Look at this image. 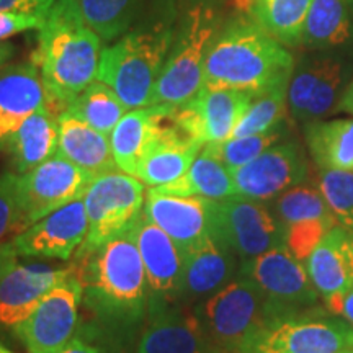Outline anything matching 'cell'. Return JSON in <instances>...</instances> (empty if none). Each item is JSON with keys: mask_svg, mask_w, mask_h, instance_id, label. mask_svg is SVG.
Listing matches in <instances>:
<instances>
[{"mask_svg": "<svg viewBox=\"0 0 353 353\" xmlns=\"http://www.w3.org/2000/svg\"><path fill=\"white\" fill-rule=\"evenodd\" d=\"M319 190L337 223L353 231V170H321Z\"/></svg>", "mask_w": 353, "mask_h": 353, "instance_id": "obj_36", "label": "cell"}, {"mask_svg": "<svg viewBox=\"0 0 353 353\" xmlns=\"http://www.w3.org/2000/svg\"><path fill=\"white\" fill-rule=\"evenodd\" d=\"M231 174L237 195L268 201L303 183L307 176V162L301 145L288 141L273 144Z\"/></svg>", "mask_w": 353, "mask_h": 353, "instance_id": "obj_13", "label": "cell"}, {"mask_svg": "<svg viewBox=\"0 0 353 353\" xmlns=\"http://www.w3.org/2000/svg\"><path fill=\"white\" fill-rule=\"evenodd\" d=\"M88 232L83 198L44 216L12 239L21 257L69 260L81 249Z\"/></svg>", "mask_w": 353, "mask_h": 353, "instance_id": "obj_15", "label": "cell"}, {"mask_svg": "<svg viewBox=\"0 0 353 353\" xmlns=\"http://www.w3.org/2000/svg\"><path fill=\"white\" fill-rule=\"evenodd\" d=\"M237 255L226 242L211 232L200 244L183 254V273L176 304L195 306L218 293L239 275Z\"/></svg>", "mask_w": 353, "mask_h": 353, "instance_id": "obj_17", "label": "cell"}, {"mask_svg": "<svg viewBox=\"0 0 353 353\" xmlns=\"http://www.w3.org/2000/svg\"><path fill=\"white\" fill-rule=\"evenodd\" d=\"M56 0H0V12H17L46 19Z\"/></svg>", "mask_w": 353, "mask_h": 353, "instance_id": "obj_41", "label": "cell"}, {"mask_svg": "<svg viewBox=\"0 0 353 353\" xmlns=\"http://www.w3.org/2000/svg\"><path fill=\"white\" fill-rule=\"evenodd\" d=\"M341 108L353 114V82L350 83V87L347 88L345 94H343V97H342Z\"/></svg>", "mask_w": 353, "mask_h": 353, "instance_id": "obj_45", "label": "cell"}, {"mask_svg": "<svg viewBox=\"0 0 353 353\" xmlns=\"http://www.w3.org/2000/svg\"><path fill=\"white\" fill-rule=\"evenodd\" d=\"M74 270L83 288L82 304L94 322L128 343L143 329L149 309V285L132 231L92 249H79Z\"/></svg>", "mask_w": 353, "mask_h": 353, "instance_id": "obj_1", "label": "cell"}, {"mask_svg": "<svg viewBox=\"0 0 353 353\" xmlns=\"http://www.w3.org/2000/svg\"><path fill=\"white\" fill-rule=\"evenodd\" d=\"M252 99L254 95L244 90L203 85L192 101L174 107V113L190 138L203 144L223 143L232 138Z\"/></svg>", "mask_w": 353, "mask_h": 353, "instance_id": "obj_14", "label": "cell"}, {"mask_svg": "<svg viewBox=\"0 0 353 353\" xmlns=\"http://www.w3.org/2000/svg\"><path fill=\"white\" fill-rule=\"evenodd\" d=\"M44 19L37 15H26L17 12H0V41L28 30L41 28Z\"/></svg>", "mask_w": 353, "mask_h": 353, "instance_id": "obj_40", "label": "cell"}, {"mask_svg": "<svg viewBox=\"0 0 353 353\" xmlns=\"http://www.w3.org/2000/svg\"><path fill=\"white\" fill-rule=\"evenodd\" d=\"M221 25L216 0H179L174 39L149 107H180L200 94L206 54Z\"/></svg>", "mask_w": 353, "mask_h": 353, "instance_id": "obj_5", "label": "cell"}, {"mask_svg": "<svg viewBox=\"0 0 353 353\" xmlns=\"http://www.w3.org/2000/svg\"><path fill=\"white\" fill-rule=\"evenodd\" d=\"M132 236L148 276L149 309L176 304L183 273L182 250L144 213L132 229Z\"/></svg>", "mask_w": 353, "mask_h": 353, "instance_id": "obj_16", "label": "cell"}, {"mask_svg": "<svg viewBox=\"0 0 353 353\" xmlns=\"http://www.w3.org/2000/svg\"><path fill=\"white\" fill-rule=\"evenodd\" d=\"M57 139H59L57 114L52 113L48 105H44L21 123L8 143L7 151L10 152L15 174H25L54 156Z\"/></svg>", "mask_w": 353, "mask_h": 353, "instance_id": "obj_26", "label": "cell"}, {"mask_svg": "<svg viewBox=\"0 0 353 353\" xmlns=\"http://www.w3.org/2000/svg\"><path fill=\"white\" fill-rule=\"evenodd\" d=\"M348 6H350V10H353V0H348Z\"/></svg>", "mask_w": 353, "mask_h": 353, "instance_id": "obj_47", "label": "cell"}, {"mask_svg": "<svg viewBox=\"0 0 353 353\" xmlns=\"http://www.w3.org/2000/svg\"><path fill=\"white\" fill-rule=\"evenodd\" d=\"M350 12L348 0H312L303 26L301 44L324 50L350 41Z\"/></svg>", "mask_w": 353, "mask_h": 353, "instance_id": "obj_29", "label": "cell"}, {"mask_svg": "<svg viewBox=\"0 0 353 353\" xmlns=\"http://www.w3.org/2000/svg\"><path fill=\"white\" fill-rule=\"evenodd\" d=\"M288 83H278L275 87L267 88L254 95L252 101L237 123L232 138L259 134L270 131L285 121L286 101H288Z\"/></svg>", "mask_w": 353, "mask_h": 353, "instance_id": "obj_34", "label": "cell"}, {"mask_svg": "<svg viewBox=\"0 0 353 353\" xmlns=\"http://www.w3.org/2000/svg\"><path fill=\"white\" fill-rule=\"evenodd\" d=\"M82 298V283L72 270L41 299L13 334L28 353H59L81 325Z\"/></svg>", "mask_w": 353, "mask_h": 353, "instance_id": "obj_10", "label": "cell"}, {"mask_svg": "<svg viewBox=\"0 0 353 353\" xmlns=\"http://www.w3.org/2000/svg\"><path fill=\"white\" fill-rule=\"evenodd\" d=\"M312 0H255L250 17L281 44H301L303 26Z\"/></svg>", "mask_w": 353, "mask_h": 353, "instance_id": "obj_31", "label": "cell"}, {"mask_svg": "<svg viewBox=\"0 0 353 353\" xmlns=\"http://www.w3.org/2000/svg\"><path fill=\"white\" fill-rule=\"evenodd\" d=\"M57 126H59V139H57L56 152H59L72 164L81 167L94 179L120 170L107 134L97 131L95 128L79 120L69 112L57 117Z\"/></svg>", "mask_w": 353, "mask_h": 353, "instance_id": "obj_24", "label": "cell"}, {"mask_svg": "<svg viewBox=\"0 0 353 353\" xmlns=\"http://www.w3.org/2000/svg\"><path fill=\"white\" fill-rule=\"evenodd\" d=\"M144 214L169 234L185 254L213 232L214 201L201 196L157 193L148 188Z\"/></svg>", "mask_w": 353, "mask_h": 353, "instance_id": "obj_19", "label": "cell"}, {"mask_svg": "<svg viewBox=\"0 0 353 353\" xmlns=\"http://www.w3.org/2000/svg\"><path fill=\"white\" fill-rule=\"evenodd\" d=\"M239 273L250 278L262 291L268 322L303 314L319 306V293L307 268L286 245L244 260Z\"/></svg>", "mask_w": 353, "mask_h": 353, "instance_id": "obj_7", "label": "cell"}, {"mask_svg": "<svg viewBox=\"0 0 353 353\" xmlns=\"http://www.w3.org/2000/svg\"><path fill=\"white\" fill-rule=\"evenodd\" d=\"M285 136V125L273 128L270 131L259 132V134L242 136V138H229L223 143H208L218 157L223 161V164L229 170H236L239 167L249 164L255 157L272 148L273 144L280 143V139Z\"/></svg>", "mask_w": 353, "mask_h": 353, "instance_id": "obj_35", "label": "cell"}, {"mask_svg": "<svg viewBox=\"0 0 353 353\" xmlns=\"http://www.w3.org/2000/svg\"><path fill=\"white\" fill-rule=\"evenodd\" d=\"M306 268L324 303L345 294L353 285V231L330 229L309 255Z\"/></svg>", "mask_w": 353, "mask_h": 353, "instance_id": "obj_23", "label": "cell"}, {"mask_svg": "<svg viewBox=\"0 0 353 353\" xmlns=\"http://www.w3.org/2000/svg\"><path fill=\"white\" fill-rule=\"evenodd\" d=\"M72 270V265L65 268L48 267L44 263L17 262L13 265L0 278V329L13 332Z\"/></svg>", "mask_w": 353, "mask_h": 353, "instance_id": "obj_20", "label": "cell"}, {"mask_svg": "<svg viewBox=\"0 0 353 353\" xmlns=\"http://www.w3.org/2000/svg\"><path fill=\"white\" fill-rule=\"evenodd\" d=\"M325 309L334 316L343 317V321L353 327V285L348 288V291L342 296L332 298L325 303Z\"/></svg>", "mask_w": 353, "mask_h": 353, "instance_id": "obj_42", "label": "cell"}, {"mask_svg": "<svg viewBox=\"0 0 353 353\" xmlns=\"http://www.w3.org/2000/svg\"><path fill=\"white\" fill-rule=\"evenodd\" d=\"M156 107L134 108L121 118L110 134L113 157L125 174L138 175L141 157L156 131Z\"/></svg>", "mask_w": 353, "mask_h": 353, "instance_id": "obj_28", "label": "cell"}, {"mask_svg": "<svg viewBox=\"0 0 353 353\" xmlns=\"http://www.w3.org/2000/svg\"><path fill=\"white\" fill-rule=\"evenodd\" d=\"M101 51V39L85 25L76 0H56L38 30V48L32 57L52 113H64L70 101L97 81Z\"/></svg>", "mask_w": 353, "mask_h": 353, "instance_id": "obj_3", "label": "cell"}, {"mask_svg": "<svg viewBox=\"0 0 353 353\" xmlns=\"http://www.w3.org/2000/svg\"><path fill=\"white\" fill-rule=\"evenodd\" d=\"M332 228L335 226L329 223H321V221L294 224V226L285 228V244L299 262H306L322 237Z\"/></svg>", "mask_w": 353, "mask_h": 353, "instance_id": "obj_39", "label": "cell"}, {"mask_svg": "<svg viewBox=\"0 0 353 353\" xmlns=\"http://www.w3.org/2000/svg\"><path fill=\"white\" fill-rule=\"evenodd\" d=\"M128 110L130 108L123 103L112 87L95 81L70 101L65 112L72 113L79 120L85 121L97 131L108 136L128 113Z\"/></svg>", "mask_w": 353, "mask_h": 353, "instance_id": "obj_32", "label": "cell"}, {"mask_svg": "<svg viewBox=\"0 0 353 353\" xmlns=\"http://www.w3.org/2000/svg\"><path fill=\"white\" fill-rule=\"evenodd\" d=\"M17 180L19 174L15 172L0 174V242H6L7 237L13 239L17 234L25 231L17 193Z\"/></svg>", "mask_w": 353, "mask_h": 353, "instance_id": "obj_37", "label": "cell"}, {"mask_svg": "<svg viewBox=\"0 0 353 353\" xmlns=\"http://www.w3.org/2000/svg\"><path fill=\"white\" fill-rule=\"evenodd\" d=\"M20 255L17 254L15 247L10 242H0V278L10 270L13 265L17 263Z\"/></svg>", "mask_w": 353, "mask_h": 353, "instance_id": "obj_43", "label": "cell"}, {"mask_svg": "<svg viewBox=\"0 0 353 353\" xmlns=\"http://www.w3.org/2000/svg\"><path fill=\"white\" fill-rule=\"evenodd\" d=\"M48 105L41 72L33 61L0 69V152L26 118Z\"/></svg>", "mask_w": 353, "mask_h": 353, "instance_id": "obj_22", "label": "cell"}, {"mask_svg": "<svg viewBox=\"0 0 353 353\" xmlns=\"http://www.w3.org/2000/svg\"><path fill=\"white\" fill-rule=\"evenodd\" d=\"M179 0H152L136 23L101 51L97 81L117 92L128 108L151 105L174 39Z\"/></svg>", "mask_w": 353, "mask_h": 353, "instance_id": "obj_2", "label": "cell"}, {"mask_svg": "<svg viewBox=\"0 0 353 353\" xmlns=\"http://www.w3.org/2000/svg\"><path fill=\"white\" fill-rule=\"evenodd\" d=\"M304 136L321 170H353V120L311 121Z\"/></svg>", "mask_w": 353, "mask_h": 353, "instance_id": "obj_27", "label": "cell"}, {"mask_svg": "<svg viewBox=\"0 0 353 353\" xmlns=\"http://www.w3.org/2000/svg\"><path fill=\"white\" fill-rule=\"evenodd\" d=\"M79 12L103 43L121 38L144 10L145 0H76Z\"/></svg>", "mask_w": 353, "mask_h": 353, "instance_id": "obj_30", "label": "cell"}, {"mask_svg": "<svg viewBox=\"0 0 353 353\" xmlns=\"http://www.w3.org/2000/svg\"><path fill=\"white\" fill-rule=\"evenodd\" d=\"M151 190L169 195L201 196L213 201H223L237 195L231 170L223 164L208 143L203 145L183 176L164 187Z\"/></svg>", "mask_w": 353, "mask_h": 353, "instance_id": "obj_25", "label": "cell"}, {"mask_svg": "<svg viewBox=\"0 0 353 353\" xmlns=\"http://www.w3.org/2000/svg\"><path fill=\"white\" fill-rule=\"evenodd\" d=\"M13 52H15V46H13L12 43L0 41V68H2V65L6 64L8 59H10V57L13 56Z\"/></svg>", "mask_w": 353, "mask_h": 353, "instance_id": "obj_44", "label": "cell"}, {"mask_svg": "<svg viewBox=\"0 0 353 353\" xmlns=\"http://www.w3.org/2000/svg\"><path fill=\"white\" fill-rule=\"evenodd\" d=\"M342 85V64L332 57L303 61L288 83L290 112L299 121H317L332 112Z\"/></svg>", "mask_w": 353, "mask_h": 353, "instance_id": "obj_21", "label": "cell"}, {"mask_svg": "<svg viewBox=\"0 0 353 353\" xmlns=\"http://www.w3.org/2000/svg\"><path fill=\"white\" fill-rule=\"evenodd\" d=\"M193 312L210 341L224 353H241L268 324L262 291L241 273L218 293L196 303Z\"/></svg>", "mask_w": 353, "mask_h": 353, "instance_id": "obj_6", "label": "cell"}, {"mask_svg": "<svg viewBox=\"0 0 353 353\" xmlns=\"http://www.w3.org/2000/svg\"><path fill=\"white\" fill-rule=\"evenodd\" d=\"M275 216L283 228L301 223H329L335 226L337 219L322 196L321 190L312 187H296L286 190L275 198Z\"/></svg>", "mask_w": 353, "mask_h": 353, "instance_id": "obj_33", "label": "cell"}, {"mask_svg": "<svg viewBox=\"0 0 353 353\" xmlns=\"http://www.w3.org/2000/svg\"><path fill=\"white\" fill-rule=\"evenodd\" d=\"M125 345L113 335L105 332L95 322L79 325L77 334L59 353H120Z\"/></svg>", "mask_w": 353, "mask_h": 353, "instance_id": "obj_38", "label": "cell"}, {"mask_svg": "<svg viewBox=\"0 0 353 353\" xmlns=\"http://www.w3.org/2000/svg\"><path fill=\"white\" fill-rule=\"evenodd\" d=\"M213 232L236 252L241 262L285 244V228L263 201L232 196L214 201Z\"/></svg>", "mask_w": 353, "mask_h": 353, "instance_id": "obj_12", "label": "cell"}, {"mask_svg": "<svg viewBox=\"0 0 353 353\" xmlns=\"http://www.w3.org/2000/svg\"><path fill=\"white\" fill-rule=\"evenodd\" d=\"M241 353H353V327L317 306L268 322Z\"/></svg>", "mask_w": 353, "mask_h": 353, "instance_id": "obj_8", "label": "cell"}, {"mask_svg": "<svg viewBox=\"0 0 353 353\" xmlns=\"http://www.w3.org/2000/svg\"><path fill=\"white\" fill-rule=\"evenodd\" d=\"M88 232L81 250L99 247L134 229L144 213L145 185L121 170L100 175L85 195Z\"/></svg>", "mask_w": 353, "mask_h": 353, "instance_id": "obj_9", "label": "cell"}, {"mask_svg": "<svg viewBox=\"0 0 353 353\" xmlns=\"http://www.w3.org/2000/svg\"><path fill=\"white\" fill-rule=\"evenodd\" d=\"M94 176L59 152L19 175L17 193L25 229L52 211L85 195Z\"/></svg>", "mask_w": 353, "mask_h": 353, "instance_id": "obj_11", "label": "cell"}, {"mask_svg": "<svg viewBox=\"0 0 353 353\" xmlns=\"http://www.w3.org/2000/svg\"><path fill=\"white\" fill-rule=\"evenodd\" d=\"M134 353H224L198 322L193 307L170 304L149 309Z\"/></svg>", "mask_w": 353, "mask_h": 353, "instance_id": "obj_18", "label": "cell"}, {"mask_svg": "<svg viewBox=\"0 0 353 353\" xmlns=\"http://www.w3.org/2000/svg\"><path fill=\"white\" fill-rule=\"evenodd\" d=\"M0 353H17V352H13V350H10V348H7L6 345H2V343H0Z\"/></svg>", "mask_w": 353, "mask_h": 353, "instance_id": "obj_46", "label": "cell"}, {"mask_svg": "<svg viewBox=\"0 0 353 353\" xmlns=\"http://www.w3.org/2000/svg\"><path fill=\"white\" fill-rule=\"evenodd\" d=\"M293 56L254 19L239 13L224 25L211 43L205 61L206 87L236 88L257 95L290 82Z\"/></svg>", "mask_w": 353, "mask_h": 353, "instance_id": "obj_4", "label": "cell"}]
</instances>
